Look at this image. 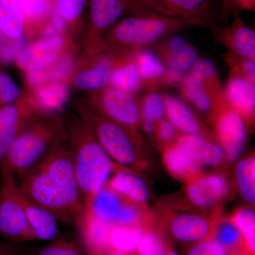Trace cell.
<instances>
[{
    "instance_id": "cell-1",
    "label": "cell",
    "mask_w": 255,
    "mask_h": 255,
    "mask_svg": "<svg viewBox=\"0 0 255 255\" xmlns=\"http://www.w3.org/2000/svg\"><path fill=\"white\" fill-rule=\"evenodd\" d=\"M16 179L26 197L48 210L58 221L79 223L84 204L70 151L53 147Z\"/></svg>"
},
{
    "instance_id": "cell-2",
    "label": "cell",
    "mask_w": 255,
    "mask_h": 255,
    "mask_svg": "<svg viewBox=\"0 0 255 255\" xmlns=\"http://www.w3.org/2000/svg\"><path fill=\"white\" fill-rule=\"evenodd\" d=\"M69 151L84 206L105 187L116 172L127 169L114 162L98 141L90 137L80 139Z\"/></svg>"
},
{
    "instance_id": "cell-3",
    "label": "cell",
    "mask_w": 255,
    "mask_h": 255,
    "mask_svg": "<svg viewBox=\"0 0 255 255\" xmlns=\"http://www.w3.org/2000/svg\"><path fill=\"white\" fill-rule=\"evenodd\" d=\"M192 25L200 23L142 11L121 20L114 28V35L122 43L145 46L169 32Z\"/></svg>"
},
{
    "instance_id": "cell-4",
    "label": "cell",
    "mask_w": 255,
    "mask_h": 255,
    "mask_svg": "<svg viewBox=\"0 0 255 255\" xmlns=\"http://www.w3.org/2000/svg\"><path fill=\"white\" fill-rule=\"evenodd\" d=\"M97 219L112 226L142 228L153 215L147 207L132 204L110 188H103L84 206Z\"/></svg>"
},
{
    "instance_id": "cell-5",
    "label": "cell",
    "mask_w": 255,
    "mask_h": 255,
    "mask_svg": "<svg viewBox=\"0 0 255 255\" xmlns=\"http://www.w3.org/2000/svg\"><path fill=\"white\" fill-rule=\"evenodd\" d=\"M0 172V233L11 238L33 236L16 177L3 167Z\"/></svg>"
},
{
    "instance_id": "cell-6",
    "label": "cell",
    "mask_w": 255,
    "mask_h": 255,
    "mask_svg": "<svg viewBox=\"0 0 255 255\" xmlns=\"http://www.w3.org/2000/svg\"><path fill=\"white\" fill-rule=\"evenodd\" d=\"M96 136L107 155L119 165L133 172L145 167L138 147L123 126L103 121L96 126Z\"/></svg>"
},
{
    "instance_id": "cell-7",
    "label": "cell",
    "mask_w": 255,
    "mask_h": 255,
    "mask_svg": "<svg viewBox=\"0 0 255 255\" xmlns=\"http://www.w3.org/2000/svg\"><path fill=\"white\" fill-rule=\"evenodd\" d=\"M50 134L43 128H33L18 134L10 146L0 167L17 178L41 160L50 150Z\"/></svg>"
},
{
    "instance_id": "cell-8",
    "label": "cell",
    "mask_w": 255,
    "mask_h": 255,
    "mask_svg": "<svg viewBox=\"0 0 255 255\" xmlns=\"http://www.w3.org/2000/svg\"><path fill=\"white\" fill-rule=\"evenodd\" d=\"M135 12H149L206 24L214 17L213 0H130Z\"/></svg>"
},
{
    "instance_id": "cell-9",
    "label": "cell",
    "mask_w": 255,
    "mask_h": 255,
    "mask_svg": "<svg viewBox=\"0 0 255 255\" xmlns=\"http://www.w3.org/2000/svg\"><path fill=\"white\" fill-rule=\"evenodd\" d=\"M185 193L191 204L201 209L214 207L224 200L230 191L224 174H201L185 183Z\"/></svg>"
},
{
    "instance_id": "cell-10",
    "label": "cell",
    "mask_w": 255,
    "mask_h": 255,
    "mask_svg": "<svg viewBox=\"0 0 255 255\" xmlns=\"http://www.w3.org/2000/svg\"><path fill=\"white\" fill-rule=\"evenodd\" d=\"M215 128L226 158L229 161L237 159L246 143V119L237 111L226 110L219 114Z\"/></svg>"
},
{
    "instance_id": "cell-11",
    "label": "cell",
    "mask_w": 255,
    "mask_h": 255,
    "mask_svg": "<svg viewBox=\"0 0 255 255\" xmlns=\"http://www.w3.org/2000/svg\"><path fill=\"white\" fill-rule=\"evenodd\" d=\"M162 162L169 174L177 180L187 183L204 173L205 166L177 142L166 146Z\"/></svg>"
},
{
    "instance_id": "cell-12",
    "label": "cell",
    "mask_w": 255,
    "mask_h": 255,
    "mask_svg": "<svg viewBox=\"0 0 255 255\" xmlns=\"http://www.w3.org/2000/svg\"><path fill=\"white\" fill-rule=\"evenodd\" d=\"M106 114L116 123L127 127H136L141 121V112L135 101L127 92L112 89L102 100Z\"/></svg>"
},
{
    "instance_id": "cell-13",
    "label": "cell",
    "mask_w": 255,
    "mask_h": 255,
    "mask_svg": "<svg viewBox=\"0 0 255 255\" xmlns=\"http://www.w3.org/2000/svg\"><path fill=\"white\" fill-rule=\"evenodd\" d=\"M114 192L135 205L147 207L150 192L145 182L136 172L130 169L117 171L106 184Z\"/></svg>"
},
{
    "instance_id": "cell-14",
    "label": "cell",
    "mask_w": 255,
    "mask_h": 255,
    "mask_svg": "<svg viewBox=\"0 0 255 255\" xmlns=\"http://www.w3.org/2000/svg\"><path fill=\"white\" fill-rule=\"evenodd\" d=\"M63 44V40L59 36L36 42L21 52L18 65L30 72L42 70L56 59Z\"/></svg>"
},
{
    "instance_id": "cell-15",
    "label": "cell",
    "mask_w": 255,
    "mask_h": 255,
    "mask_svg": "<svg viewBox=\"0 0 255 255\" xmlns=\"http://www.w3.org/2000/svg\"><path fill=\"white\" fill-rule=\"evenodd\" d=\"M172 217L169 229L172 236L179 241H200L207 237L214 229L213 221L202 215L184 213Z\"/></svg>"
},
{
    "instance_id": "cell-16",
    "label": "cell",
    "mask_w": 255,
    "mask_h": 255,
    "mask_svg": "<svg viewBox=\"0 0 255 255\" xmlns=\"http://www.w3.org/2000/svg\"><path fill=\"white\" fill-rule=\"evenodd\" d=\"M23 204L33 236L41 241L54 239L58 231V220L54 215L32 201L23 194Z\"/></svg>"
},
{
    "instance_id": "cell-17",
    "label": "cell",
    "mask_w": 255,
    "mask_h": 255,
    "mask_svg": "<svg viewBox=\"0 0 255 255\" xmlns=\"http://www.w3.org/2000/svg\"><path fill=\"white\" fill-rule=\"evenodd\" d=\"M177 142L204 166L219 167L226 159L221 146L207 141L199 134H184Z\"/></svg>"
},
{
    "instance_id": "cell-18",
    "label": "cell",
    "mask_w": 255,
    "mask_h": 255,
    "mask_svg": "<svg viewBox=\"0 0 255 255\" xmlns=\"http://www.w3.org/2000/svg\"><path fill=\"white\" fill-rule=\"evenodd\" d=\"M226 93L233 110L239 112L246 120L253 117L255 110V89L252 80L241 77L231 79Z\"/></svg>"
},
{
    "instance_id": "cell-19",
    "label": "cell",
    "mask_w": 255,
    "mask_h": 255,
    "mask_svg": "<svg viewBox=\"0 0 255 255\" xmlns=\"http://www.w3.org/2000/svg\"><path fill=\"white\" fill-rule=\"evenodd\" d=\"M128 8L132 9L130 0H90V20L95 27L104 29L117 22Z\"/></svg>"
},
{
    "instance_id": "cell-20",
    "label": "cell",
    "mask_w": 255,
    "mask_h": 255,
    "mask_svg": "<svg viewBox=\"0 0 255 255\" xmlns=\"http://www.w3.org/2000/svg\"><path fill=\"white\" fill-rule=\"evenodd\" d=\"M165 115L174 127L184 134H199L200 124L187 106L177 99L165 97Z\"/></svg>"
},
{
    "instance_id": "cell-21",
    "label": "cell",
    "mask_w": 255,
    "mask_h": 255,
    "mask_svg": "<svg viewBox=\"0 0 255 255\" xmlns=\"http://www.w3.org/2000/svg\"><path fill=\"white\" fill-rule=\"evenodd\" d=\"M78 223L83 227L87 241L92 248L100 253L110 249L111 232L113 226L97 219L86 209H83Z\"/></svg>"
},
{
    "instance_id": "cell-22",
    "label": "cell",
    "mask_w": 255,
    "mask_h": 255,
    "mask_svg": "<svg viewBox=\"0 0 255 255\" xmlns=\"http://www.w3.org/2000/svg\"><path fill=\"white\" fill-rule=\"evenodd\" d=\"M21 114L15 106H6L0 110V164L10 146L18 135Z\"/></svg>"
},
{
    "instance_id": "cell-23",
    "label": "cell",
    "mask_w": 255,
    "mask_h": 255,
    "mask_svg": "<svg viewBox=\"0 0 255 255\" xmlns=\"http://www.w3.org/2000/svg\"><path fill=\"white\" fill-rule=\"evenodd\" d=\"M24 18L18 0H0V30L6 36L11 38L21 36Z\"/></svg>"
},
{
    "instance_id": "cell-24",
    "label": "cell",
    "mask_w": 255,
    "mask_h": 255,
    "mask_svg": "<svg viewBox=\"0 0 255 255\" xmlns=\"http://www.w3.org/2000/svg\"><path fill=\"white\" fill-rule=\"evenodd\" d=\"M236 179L240 194L248 204H255V158L250 156L236 165Z\"/></svg>"
},
{
    "instance_id": "cell-25",
    "label": "cell",
    "mask_w": 255,
    "mask_h": 255,
    "mask_svg": "<svg viewBox=\"0 0 255 255\" xmlns=\"http://www.w3.org/2000/svg\"><path fill=\"white\" fill-rule=\"evenodd\" d=\"M231 43L233 50L237 54L246 60H255V33L252 28L236 20Z\"/></svg>"
},
{
    "instance_id": "cell-26",
    "label": "cell",
    "mask_w": 255,
    "mask_h": 255,
    "mask_svg": "<svg viewBox=\"0 0 255 255\" xmlns=\"http://www.w3.org/2000/svg\"><path fill=\"white\" fill-rule=\"evenodd\" d=\"M237 226L242 237L244 238L248 249L254 254L255 251V214L254 209L248 207L240 208L231 216Z\"/></svg>"
},
{
    "instance_id": "cell-27",
    "label": "cell",
    "mask_w": 255,
    "mask_h": 255,
    "mask_svg": "<svg viewBox=\"0 0 255 255\" xmlns=\"http://www.w3.org/2000/svg\"><path fill=\"white\" fill-rule=\"evenodd\" d=\"M204 82L189 75L184 80L183 90L186 97L201 112H207L212 107V100L206 90Z\"/></svg>"
},
{
    "instance_id": "cell-28",
    "label": "cell",
    "mask_w": 255,
    "mask_h": 255,
    "mask_svg": "<svg viewBox=\"0 0 255 255\" xmlns=\"http://www.w3.org/2000/svg\"><path fill=\"white\" fill-rule=\"evenodd\" d=\"M142 228L122 227L113 226L111 232V246L117 251L130 252L137 248L143 235Z\"/></svg>"
},
{
    "instance_id": "cell-29",
    "label": "cell",
    "mask_w": 255,
    "mask_h": 255,
    "mask_svg": "<svg viewBox=\"0 0 255 255\" xmlns=\"http://www.w3.org/2000/svg\"><path fill=\"white\" fill-rule=\"evenodd\" d=\"M112 80L119 90L132 92L138 90L142 78L137 64L130 63L114 72Z\"/></svg>"
},
{
    "instance_id": "cell-30",
    "label": "cell",
    "mask_w": 255,
    "mask_h": 255,
    "mask_svg": "<svg viewBox=\"0 0 255 255\" xmlns=\"http://www.w3.org/2000/svg\"><path fill=\"white\" fill-rule=\"evenodd\" d=\"M68 97L67 87L62 84H53L44 87L38 94V100L47 110H58L63 107Z\"/></svg>"
},
{
    "instance_id": "cell-31",
    "label": "cell",
    "mask_w": 255,
    "mask_h": 255,
    "mask_svg": "<svg viewBox=\"0 0 255 255\" xmlns=\"http://www.w3.org/2000/svg\"><path fill=\"white\" fill-rule=\"evenodd\" d=\"M137 67L142 80H155L160 78L165 72L162 60L153 52L146 50L139 55Z\"/></svg>"
},
{
    "instance_id": "cell-32",
    "label": "cell",
    "mask_w": 255,
    "mask_h": 255,
    "mask_svg": "<svg viewBox=\"0 0 255 255\" xmlns=\"http://www.w3.org/2000/svg\"><path fill=\"white\" fill-rule=\"evenodd\" d=\"M108 67L102 65L93 70L83 72L76 77L75 85L81 90H92L104 86L110 79Z\"/></svg>"
},
{
    "instance_id": "cell-33",
    "label": "cell",
    "mask_w": 255,
    "mask_h": 255,
    "mask_svg": "<svg viewBox=\"0 0 255 255\" xmlns=\"http://www.w3.org/2000/svg\"><path fill=\"white\" fill-rule=\"evenodd\" d=\"M215 226L216 241L223 248H232L237 247L241 241L242 235L232 220H219Z\"/></svg>"
},
{
    "instance_id": "cell-34",
    "label": "cell",
    "mask_w": 255,
    "mask_h": 255,
    "mask_svg": "<svg viewBox=\"0 0 255 255\" xmlns=\"http://www.w3.org/2000/svg\"><path fill=\"white\" fill-rule=\"evenodd\" d=\"M140 112L142 121H148L156 124L162 120L165 116L164 97L157 93H151L146 96Z\"/></svg>"
},
{
    "instance_id": "cell-35",
    "label": "cell",
    "mask_w": 255,
    "mask_h": 255,
    "mask_svg": "<svg viewBox=\"0 0 255 255\" xmlns=\"http://www.w3.org/2000/svg\"><path fill=\"white\" fill-rule=\"evenodd\" d=\"M198 59L197 53L189 45L182 51L171 54L168 62L169 70L172 75H182L191 70L194 64Z\"/></svg>"
},
{
    "instance_id": "cell-36",
    "label": "cell",
    "mask_w": 255,
    "mask_h": 255,
    "mask_svg": "<svg viewBox=\"0 0 255 255\" xmlns=\"http://www.w3.org/2000/svg\"><path fill=\"white\" fill-rule=\"evenodd\" d=\"M71 68V62L69 60H63L55 65L49 70H37L31 72L29 80L31 83L35 85L49 80H58L66 76Z\"/></svg>"
},
{
    "instance_id": "cell-37",
    "label": "cell",
    "mask_w": 255,
    "mask_h": 255,
    "mask_svg": "<svg viewBox=\"0 0 255 255\" xmlns=\"http://www.w3.org/2000/svg\"><path fill=\"white\" fill-rule=\"evenodd\" d=\"M137 249L139 255H167L164 241L155 233H143Z\"/></svg>"
},
{
    "instance_id": "cell-38",
    "label": "cell",
    "mask_w": 255,
    "mask_h": 255,
    "mask_svg": "<svg viewBox=\"0 0 255 255\" xmlns=\"http://www.w3.org/2000/svg\"><path fill=\"white\" fill-rule=\"evenodd\" d=\"M24 18L35 21L46 17L50 11L49 0H18Z\"/></svg>"
},
{
    "instance_id": "cell-39",
    "label": "cell",
    "mask_w": 255,
    "mask_h": 255,
    "mask_svg": "<svg viewBox=\"0 0 255 255\" xmlns=\"http://www.w3.org/2000/svg\"><path fill=\"white\" fill-rule=\"evenodd\" d=\"M87 0H58L57 13L64 21H73L82 14Z\"/></svg>"
},
{
    "instance_id": "cell-40",
    "label": "cell",
    "mask_w": 255,
    "mask_h": 255,
    "mask_svg": "<svg viewBox=\"0 0 255 255\" xmlns=\"http://www.w3.org/2000/svg\"><path fill=\"white\" fill-rule=\"evenodd\" d=\"M191 75L204 82L212 80L217 75L216 65L211 60L197 59L191 69Z\"/></svg>"
},
{
    "instance_id": "cell-41",
    "label": "cell",
    "mask_w": 255,
    "mask_h": 255,
    "mask_svg": "<svg viewBox=\"0 0 255 255\" xmlns=\"http://www.w3.org/2000/svg\"><path fill=\"white\" fill-rule=\"evenodd\" d=\"M188 255H226L224 248L216 240L203 241L194 247Z\"/></svg>"
},
{
    "instance_id": "cell-42",
    "label": "cell",
    "mask_w": 255,
    "mask_h": 255,
    "mask_svg": "<svg viewBox=\"0 0 255 255\" xmlns=\"http://www.w3.org/2000/svg\"><path fill=\"white\" fill-rule=\"evenodd\" d=\"M155 131L159 141L165 144L166 146L172 144L171 142L173 141L177 134V129L167 119H164L157 122Z\"/></svg>"
},
{
    "instance_id": "cell-43",
    "label": "cell",
    "mask_w": 255,
    "mask_h": 255,
    "mask_svg": "<svg viewBox=\"0 0 255 255\" xmlns=\"http://www.w3.org/2000/svg\"><path fill=\"white\" fill-rule=\"evenodd\" d=\"M24 41L22 37H18L14 41L6 43L0 49V58L4 61H9L17 55L22 48Z\"/></svg>"
},
{
    "instance_id": "cell-44",
    "label": "cell",
    "mask_w": 255,
    "mask_h": 255,
    "mask_svg": "<svg viewBox=\"0 0 255 255\" xmlns=\"http://www.w3.org/2000/svg\"><path fill=\"white\" fill-rule=\"evenodd\" d=\"M18 95L19 89L17 85L9 78L0 92V98L4 103L9 104L16 100Z\"/></svg>"
},
{
    "instance_id": "cell-45",
    "label": "cell",
    "mask_w": 255,
    "mask_h": 255,
    "mask_svg": "<svg viewBox=\"0 0 255 255\" xmlns=\"http://www.w3.org/2000/svg\"><path fill=\"white\" fill-rule=\"evenodd\" d=\"M38 255H82L75 248L67 246L46 247L40 251Z\"/></svg>"
},
{
    "instance_id": "cell-46",
    "label": "cell",
    "mask_w": 255,
    "mask_h": 255,
    "mask_svg": "<svg viewBox=\"0 0 255 255\" xmlns=\"http://www.w3.org/2000/svg\"><path fill=\"white\" fill-rule=\"evenodd\" d=\"M169 50H170L171 54L179 53L182 51L188 46L187 42L183 37L174 36L168 41Z\"/></svg>"
},
{
    "instance_id": "cell-47",
    "label": "cell",
    "mask_w": 255,
    "mask_h": 255,
    "mask_svg": "<svg viewBox=\"0 0 255 255\" xmlns=\"http://www.w3.org/2000/svg\"><path fill=\"white\" fill-rule=\"evenodd\" d=\"M64 26V21L58 13H55L54 16L52 18L51 22L47 26L46 33L48 36H52L57 32L60 31Z\"/></svg>"
},
{
    "instance_id": "cell-48",
    "label": "cell",
    "mask_w": 255,
    "mask_h": 255,
    "mask_svg": "<svg viewBox=\"0 0 255 255\" xmlns=\"http://www.w3.org/2000/svg\"><path fill=\"white\" fill-rule=\"evenodd\" d=\"M243 70L249 80H254L255 76V60H247L243 64Z\"/></svg>"
},
{
    "instance_id": "cell-49",
    "label": "cell",
    "mask_w": 255,
    "mask_h": 255,
    "mask_svg": "<svg viewBox=\"0 0 255 255\" xmlns=\"http://www.w3.org/2000/svg\"><path fill=\"white\" fill-rule=\"evenodd\" d=\"M143 130L147 133L151 134L155 131L156 124L154 122L148 121H142Z\"/></svg>"
},
{
    "instance_id": "cell-50",
    "label": "cell",
    "mask_w": 255,
    "mask_h": 255,
    "mask_svg": "<svg viewBox=\"0 0 255 255\" xmlns=\"http://www.w3.org/2000/svg\"><path fill=\"white\" fill-rule=\"evenodd\" d=\"M9 77H8L7 75L0 72V92L2 90L3 87H4L6 81L9 80Z\"/></svg>"
},
{
    "instance_id": "cell-51",
    "label": "cell",
    "mask_w": 255,
    "mask_h": 255,
    "mask_svg": "<svg viewBox=\"0 0 255 255\" xmlns=\"http://www.w3.org/2000/svg\"><path fill=\"white\" fill-rule=\"evenodd\" d=\"M112 255H128L126 254L125 252L118 251L117 252H114L113 254H112Z\"/></svg>"
},
{
    "instance_id": "cell-52",
    "label": "cell",
    "mask_w": 255,
    "mask_h": 255,
    "mask_svg": "<svg viewBox=\"0 0 255 255\" xmlns=\"http://www.w3.org/2000/svg\"><path fill=\"white\" fill-rule=\"evenodd\" d=\"M168 255H178L177 253L174 251H171L170 253H169Z\"/></svg>"
},
{
    "instance_id": "cell-53",
    "label": "cell",
    "mask_w": 255,
    "mask_h": 255,
    "mask_svg": "<svg viewBox=\"0 0 255 255\" xmlns=\"http://www.w3.org/2000/svg\"><path fill=\"white\" fill-rule=\"evenodd\" d=\"M0 255H5L4 253H2V252L0 251Z\"/></svg>"
},
{
    "instance_id": "cell-54",
    "label": "cell",
    "mask_w": 255,
    "mask_h": 255,
    "mask_svg": "<svg viewBox=\"0 0 255 255\" xmlns=\"http://www.w3.org/2000/svg\"><path fill=\"white\" fill-rule=\"evenodd\" d=\"M0 32H1V30H0Z\"/></svg>"
}]
</instances>
